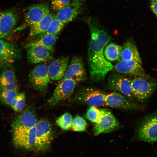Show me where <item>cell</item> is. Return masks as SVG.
I'll use <instances>...</instances> for the list:
<instances>
[{"label":"cell","instance_id":"obj_1","mask_svg":"<svg viewBox=\"0 0 157 157\" xmlns=\"http://www.w3.org/2000/svg\"><path fill=\"white\" fill-rule=\"evenodd\" d=\"M87 22L91 35L88 49L90 77L94 81H101L113 68L104 54L105 47L111 38L108 32L96 19L90 17Z\"/></svg>","mask_w":157,"mask_h":157},{"label":"cell","instance_id":"obj_2","mask_svg":"<svg viewBox=\"0 0 157 157\" xmlns=\"http://www.w3.org/2000/svg\"><path fill=\"white\" fill-rule=\"evenodd\" d=\"M139 140L153 143L157 140V110L144 117L137 130Z\"/></svg>","mask_w":157,"mask_h":157},{"label":"cell","instance_id":"obj_3","mask_svg":"<svg viewBox=\"0 0 157 157\" xmlns=\"http://www.w3.org/2000/svg\"><path fill=\"white\" fill-rule=\"evenodd\" d=\"M53 138L52 131L49 122L42 119L38 121L36 126L34 150L43 152L50 147Z\"/></svg>","mask_w":157,"mask_h":157},{"label":"cell","instance_id":"obj_4","mask_svg":"<svg viewBox=\"0 0 157 157\" xmlns=\"http://www.w3.org/2000/svg\"><path fill=\"white\" fill-rule=\"evenodd\" d=\"M24 11L25 12L24 22L20 26L15 29L14 31L31 27L50 13L49 5L45 3L33 4L24 9Z\"/></svg>","mask_w":157,"mask_h":157},{"label":"cell","instance_id":"obj_5","mask_svg":"<svg viewBox=\"0 0 157 157\" xmlns=\"http://www.w3.org/2000/svg\"><path fill=\"white\" fill-rule=\"evenodd\" d=\"M133 95L140 102H145L157 88V82L137 76L131 81Z\"/></svg>","mask_w":157,"mask_h":157},{"label":"cell","instance_id":"obj_6","mask_svg":"<svg viewBox=\"0 0 157 157\" xmlns=\"http://www.w3.org/2000/svg\"><path fill=\"white\" fill-rule=\"evenodd\" d=\"M106 94L99 90L84 88L77 92L74 97L75 102L90 106H99L104 105Z\"/></svg>","mask_w":157,"mask_h":157},{"label":"cell","instance_id":"obj_7","mask_svg":"<svg viewBox=\"0 0 157 157\" xmlns=\"http://www.w3.org/2000/svg\"><path fill=\"white\" fill-rule=\"evenodd\" d=\"M28 78L34 89L38 91H45L51 80L47 66L41 63L35 66L29 72Z\"/></svg>","mask_w":157,"mask_h":157},{"label":"cell","instance_id":"obj_8","mask_svg":"<svg viewBox=\"0 0 157 157\" xmlns=\"http://www.w3.org/2000/svg\"><path fill=\"white\" fill-rule=\"evenodd\" d=\"M36 126L32 128L12 131L13 144L17 148L25 150L34 149Z\"/></svg>","mask_w":157,"mask_h":157},{"label":"cell","instance_id":"obj_9","mask_svg":"<svg viewBox=\"0 0 157 157\" xmlns=\"http://www.w3.org/2000/svg\"><path fill=\"white\" fill-rule=\"evenodd\" d=\"M131 81L124 74L115 73L109 76L108 85L110 90L119 92L133 100L134 96L131 88Z\"/></svg>","mask_w":157,"mask_h":157},{"label":"cell","instance_id":"obj_10","mask_svg":"<svg viewBox=\"0 0 157 157\" xmlns=\"http://www.w3.org/2000/svg\"><path fill=\"white\" fill-rule=\"evenodd\" d=\"M76 83L72 80L64 78L56 86L48 100V104L50 106H54L70 97L74 91Z\"/></svg>","mask_w":157,"mask_h":157},{"label":"cell","instance_id":"obj_11","mask_svg":"<svg viewBox=\"0 0 157 157\" xmlns=\"http://www.w3.org/2000/svg\"><path fill=\"white\" fill-rule=\"evenodd\" d=\"M100 110V117L98 121L95 123L93 129L95 136L101 133L113 131L120 126L119 123L110 111L106 109Z\"/></svg>","mask_w":157,"mask_h":157},{"label":"cell","instance_id":"obj_12","mask_svg":"<svg viewBox=\"0 0 157 157\" xmlns=\"http://www.w3.org/2000/svg\"><path fill=\"white\" fill-rule=\"evenodd\" d=\"M19 18L17 12L13 9L0 12V38H6L11 35Z\"/></svg>","mask_w":157,"mask_h":157},{"label":"cell","instance_id":"obj_13","mask_svg":"<svg viewBox=\"0 0 157 157\" xmlns=\"http://www.w3.org/2000/svg\"><path fill=\"white\" fill-rule=\"evenodd\" d=\"M20 54L15 44L0 38V68L10 65L19 58Z\"/></svg>","mask_w":157,"mask_h":157},{"label":"cell","instance_id":"obj_14","mask_svg":"<svg viewBox=\"0 0 157 157\" xmlns=\"http://www.w3.org/2000/svg\"><path fill=\"white\" fill-rule=\"evenodd\" d=\"M38 122L35 113L29 107L14 118L12 122V130L32 128L36 126Z\"/></svg>","mask_w":157,"mask_h":157},{"label":"cell","instance_id":"obj_15","mask_svg":"<svg viewBox=\"0 0 157 157\" xmlns=\"http://www.w3.org/2000/svg\"><path fill=\"white\" fill-rule=\"evenodd\" d=\"M104 105L125 110H135L138 108V106L130 98L116 92L105 95Z\"/></svg>","mask_w":157,"mask_h":157},{"label":"cell","instance_id":"obj_16","mask_svg":"<svg viewBox=\"0 0 157 157\" xmlns=\"http://www.w3.org/2000/svg\"><path fill=\"white\" fill-rule=\"evenodd\" d=\"M86 78L82 59L78 56L73 57L68 65L64 78L72 80L77 83L84 81Z\"/></svg>","mask_w":157,"mask_h":157},{"label":"cell","instance_id":"obj_17","mask_svg":"<svg viewBox=\"0 0 157 157\" xmlns=\"http://www.w3.org/2000/svg\"><path fill=\"white\" fill-rule=\"evenodd\" d=\"M114 67L119 73L141 77L150 80L152 79L146 74L141 64L136 61L121 60L118 61Z\"/></svg>","mask_w":157,"mask_h":157},{"label":"cell","instance_id":"obj_18","mask_svg":"<svg viewBox=\"0 0 157 157\" xmlns=\"http://www.w3.org/2000/svg\"><path fill=\"white\" fill-rule=\"evenodd\" d=\"M85 0H73L58 11L56 17L64 24L75 19L80 13Z\"/></svg>","mask_w":157,"mask_h":157},{"label":"cell","instance_id":"obj_19","mask_svg":"<svg viewBox=\"0 0 157 157\" xmlns=\"http://www.w3.org/2000/svg\"><path fill=\"white\" fill-rule=\"evenodd\" d=\"M69 58L62 56L50 62L47 66L48 71L51 80L58 81L63 78L68 66Z\"/></svg>","mask_w":157,"mask_h":157},{"label":"cell","instance_id":"obj_20","mask_svg":"<svg viewBox=\"0 0 157 157\" xmlns=\"http://www.w3.org/2000/svg\"><path fill=\"white\" fill-rule=\"evenodd\" d=\"M27 48V58L31 63L35 64L46 62L53 58L51 52L44 47L34 45Z\"/></svg>","mask_w":157,"mask_h":157},{"label":"cell","instance_id":"obj_21","mask_svg":"<svg viewBox=\"0 0 157 157\" xmlns=\"http://www.w3.org/2000/svg\"><path fill=\"white\" fill-rule=\"evenodd\" d=\"M18 85L14 72L10 69L3 70L0 75V90H18Z\"/></svg>","mask_w":157,"mask_h":157},{"label":"cell","instance_id":"obj_22","mask_svg":"<svg viewBox=\"0 0 157 157\" xmlns=\"http://www.w3.org/2000/svg\"><path fill=\"white\" fill-rule=\"evenodd\" d=\"M121 60L136 61L140 64L142 61L136 45L131 40L129 39L124 42L122 46Z\"/></svg>","mask_w":157,"mask_h":157},{"label":"cell","instance_id":"obj_23","mask_svg":"<svg viewBox=\"0 0 157 157\" xmlns=\"http://www.w3.org/2000/svg\"><path fill=\"white\" fill-rule=\"evenodd\" d=\"M55 15L50 12L41 20L31 27L29 36L34 37L46 31Z\"/></svg>","mask_w":157,"mask_h":157},{"label":"cell","instance_id":"obj_24","mask_svg":"<svg viewBox=\"0 0 157 157\" xmlns=\"http://www.w3.org/2000/svg\"><path fill=\"white\" fill-rule=\"evenodd\" d=\"M57 38V35H46L38 40L29 42L26 44L28 48L34 45H39L44 47L51 52L54 50V46Z\"/></svg>","mask_w":157,"mask_h":157},{"label":"cell","instance_id":"obj_25","mask_svg":"<svg viewBox=\"0 0 157 157\" xmlns=\"http://www.w3.org/2000/svg\"><path fill=\"white\" fill-rule=\"evenodd\" d=\"M122 51V46L111 42L107 44L104 50L106 59L109 61H119L121 60Z\"/></svg>","mask_w":157,"mask_h":157},{"label":"cell","instance_id":"obj_26","mask_svg":"<svg viewBox=\"0 0 157 157\" xmlns=\"http://www.w3.org/2000/svg\"><path fill=\"white\" fill-rule=\"evenodd\" d=\"M65 25L55 16L47 30L39 35V37L40 38L46 35H57L62 30Z\"/></svg>","mask_w":157,"mask_h":157},{"label":"cell","instance_id":"obj_27","mask_svg":"<svg viewBox=\"0 0 157 157\" xmlns=\"http://www.w3.org/2000/svg\"><path fill=\"white\" fill-rule=\"evenodd\" d=\"M73 119L71 114L66 113L57 118L56 121V123L62 129L68 130L71 127Z\"/></svg>","mask_w":157,"mask_h":157},{"label":"cell","instance_id":"obj_28","mask_svg":"<svg viewBox=\"0 0 157 157\" xmlns=\"http://www.w3.org/2000/svg\"><path fill=\"white\" fill-rule=\"evenodd\" d=\"M18 93V90H0V100L3 104L10 106Z\"/></svg>","mask_w":157,"mask_h":157},{"label":"cell","instance_id":"obj_29","mask_svg":"<svg viewBox=\"0 0 157 157\" xmlns=\"http://www.w3.org/2000/svg\"><path fill=\"white\" fill-rule=\"evenodd\" d=\"M24 92L18 93L10 105L13 110L17 112H20L25 104L26 97Z\"/></svg>","mask_w":157,"mask_h":157},{"label":"cell","instance_id":"obj_30","mask_svg":"<svg viewBox=\"0 0 157 157\" xmlns=\"http://www.w3.org/2000/svg\"><path fill=\"white\" fill-rule=\"evenodd\" d=\"M87 125L85 119L82 117L77 115L73 119L71 127L74 131L81 132L86 130Z\"/></svg>","mask_w":157,"mask_h":157},{"label":"cell","instance_id":"obj_31","mask_svg":"<svg viewBox=\"0 0 157 157\" xmlns=\"http://www.w3.org/2000/svg\"><path fill=\"white\" fill-rule=\"evenodd\" d=\"M101 111L96 106H91L86 114V118L91 122L95 124L99 120L101 116Z\"/></svg>","mask_w":157,"mask_h":157},{"label":"cell","instance_id":"obj_32","mask_svg":"<svg viewBox=\"0 0 157 157\" xmlns=\"http://www.w3.org/2000/svg\"><path fill=\"white\" fill-rule=\"evenodd\" d=\"M70 0H51V6L53 10L58 11L68 5Z\"/></svg>","mask_w":157,"mask_h":157},{"label":"cell","instance_id":"obj_33","mask_svg":"<svg viewBox=\"0 0 157 157\" xmlns=\"http://www.w3.org/2000/svg\"><path fill=\"white\" fill-rule=\"evenodd\" d=\"M150 8L157 17V0H151Z\"/></svg>","mask_w":157,"mask_h":157}]
</instances>
